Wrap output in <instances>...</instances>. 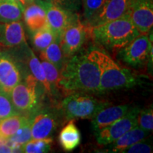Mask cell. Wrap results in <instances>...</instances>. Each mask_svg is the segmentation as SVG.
I'll return each mask as SVG.
<instances>
[{"label":"cell","instance_id":"obj_1","mask_svg":"<svg viewBox=\"0 0 153 153\" xmlns=\"http://www.w3.org/2000/svg\"><path fill=\"white\" fill-rule=\"evenodd\" d=\"M59 85L67 93H100L99 70L87 54H75L66 61L61 70Z\"/></svg>","mask_w":153,"mask_h":153},{"label":"cell","instance_id":"obj_2","mask_svg":"<svg viewBox=\"0 0 153 153\" xmlns=\"http://www.w3.org/2000/svg\"><path fill=\"white\" fill-rule=\"evenodd\" d=\"M87 57L97 65L100 73V93L131 88L139 83L138 76L129 69L120 66L105 51L93 48Z\"/></svg>","mask_w":153,"mask_h":153},{"label":"cell","instance_id":"obj_3","mask_svg":"<svg viewBox=\"0 0 153 153\" xmlns=\"http://www.w3.org/2000/svg\"><path fill=\"white\" fill-rule=\"evenodd\" d=\"M139 34L130 14L95 26H89V36L101 45L112 51L121 49Z\"/></svg>","mask_w":153,"mask_h":153},{"label":"cell","instance_id":"obj_4","mask_svg":"<svg viewBox=\"0 0 153 153\" xmlns=\"http://www.w3.org/2000/svg\"><path fill=\"white\" fill-rule=\"evenodd\" d=\"M107 101H100L85 92H72L61 103V111L67 120L91 119L99 111L109 106Z\"/></svg>","mask_w":153,"mask_h":153},{"label":"cell","instance_id":"obj_5","mask_svg":"<svg viewBox=\"0 0 153 153\" xmlns=\"http://www.w3.org/2000/svg\"><path fill=\"white\" fill-rule=\"evenodd\" d=\"M39 86L41 85L30 74L22 79L9 92L13 104L20 114L34 112L38 109L42 96Z\"/></svg>","mask_w":153,"mask_h":153},{"label":"cell","instance_id":"obj_6","mask_svg":"<svg viewBox=\"0 0 153 153\" xmlns=\"http://www.w3.org/2000/svg\"><path fill=\"white\" fill-rule=\"evenodd\" d=\"M152 51V38L148 33H140L120 49L118 56L128 65L139 68L146 64Z\"/></svg>","mask_w":153,"mask_h":153},{"label":"cell","instance_id":"obj_7","mask_svg":"<svg viewBox=\"0 0 153 153\" xmlns=\"http://www.w3.org/2000/svg\"><path fill=\"white\" fill-rule=\"evenodd\" d=\"M140 110L139 107H131L123 117L96 132L95 137L98 144L108 145L114 142L124 133L137 126V116Z\"/></svg>","mask_w":153,"mask_h":153},{"label":"cell","instance_id":"obj_8","mask_svg":"<svg viewBox=\"0 0 153 153\" xmlns=\"http://www.w3.org/2000/svg\"><path fill=\"white\" fill-rule=\"evenodd\" d=\"M89 35V26L83 24L79 18L68 26L60 36V43L67 59L80 51Z\"/></svg>","mask_w":153,"mask_h":153},{"label":"cell","instance_id":"obj_9","mask_svg":"<svg viewBox=\"0 0 153 153\" xmlns=\"http://www.w3.org/2000/svg\"><path fill=\"white\" fill-rule=\"evenodd\" d=\"M32 139L51 137L59 123V114L54 108H41L30 118Z\"/></svg>","mask_w":153,"mask_h":153},{"label":"cell","instance_id":"obj_10","mask_svg":"<svg viewBox=\"0 0 153 153\" xmlns=\"http://www.w3.org/2000/svg\"><path fill=\"white\" fill-rule=\"evenodd\" d=\"M46 14L47 24L55 35L60 37L70 25L79 18L77 14L43 0L41 4Z\"/></svg>","mask_w":153,"mask_h":153},{"label":"cell","instance_id":"obj_11","mask_svg":"<svg viewBox=\"0 0 153 153\" xmlns=\"http://www.w3.org/2000/svg\"><path fill=\"white\" fill-rule=\"evenodd\" d=\"M130 17L140 33H148L153 25V0H133Z\"/></svg>","mask_w":153,"mask_h":153},{"label":"cell","instance_id":"obj_12","mask_svg":"<svg viewBox=\"0 0 153 153\" xmlns=\"http://www.w3.org/2000/svg\"><path fill=\"white\" fill-rule=\"evenodd\" d=\"M20 69L9 55L0 53V89L9 94L22 81Z\"/></svg>","mask_w":153,"mask_h":153},{"label":"cell","instance_id":"obj_13","mask_svg":"<svg viewBox=\"0 0 153 153\" xmlns=\"http://www.w3.org/2000/svg\"><path fill=\"white\" fill-rule=\"evenodd\" d=\"M132 3L133 0H108L104 8L87 24L95 26L130 14Z\"/></svg>","mask_w":153,"mask_h":153},{"label":"cell","instance_id":"obj_14","mask_svg":"<svg viewBox=\"0 0 153 153\" xmlns=\"http://www.w3.org/2000/svg\"><path fill=\"white\" fill-rule=\"evenodd\" d=\"M26 43L24 26L20 21L0 23V45L14 48Z\"/></svg>","mask_w":153,"mask_h":153},{"label":"cell","instance_id":"obj_15","mask_svg":"<svg viewBox=\"0 0 153 153\" xmlns=\"http://www.w3.org/2000/svg\"><path fill=\"white\" fill-rule=\"evenodd\" d=\"M131 106L128 104L118 105V106H106L102 108L100 111L96 114L93 118H91V126L94 133L99 131L106 126L123 117Z\"/></svg>","mask_w":153,"mask_h":153},{"label":"cell","instance_id":"obj_16","mask_svg":"<svg viewBox=\"0 0 153 153\" xmlns=\"http://www.w3.org/2000/svg\"><path fill=\"white\" fill-rule=\"evenodd\" d=\"M23 16L26 26L33 33L47 25L45 9L38 4L33 2L25 7Z\"/></svg>","mask_w":153,"mask_h":153},{"label":"cell","instance_id":"obj_17","mask_svg":"<svg viewBox=\"0 0 153 153\" xmlns=\"http://www.w3.org/2000/svg\"><path fill=\"white\" fill-rule=\"evenodd\" d=\"M150 133L140 128L138 126H136L124 133L114 142L110 143L108 152H121L124 149L128 148L131 145L148 137Z\"/></svg>","mask_w":153,"mask_h":153},{"label":"cell","instance_id":"obj_18","mask_svg":"<svg viewBox=\"0 0 153 153\" xmlns=\"http://www.w3.org/2000/svg\"><path fill=\"white\" fill-rule=\"evenodd\" d=\"M59 143L63 150L70 152L78 147L81 142V133L74 123V120H70L59 134Z\"/></svg>","mask_w":153,"mask_h":153},{"label":"cell","instance_id":"obj_19","mask_svg":"<svg viewBox=\"0 0 153 153\" xmlns=\"http://www.w3.org/2000/svg\"><path fill=\"white\" fill-rule=\"evenodd\" d=\"M29 120V117L22 114L13 115L0 120V137L9 140Z\"/></svg>","mask_w":153,"mask_h":153},{"label":"cell","instance_id":"obj_20","mask_svg":"<svg viewBox=\"0 0 153 153\" xmlns=\"http://www.w3.org/2000/svg\"><path fill=\"white\" fill-rule=\"evenodd\" d=\"M24 8L16 0H0V23L20 21Z\"/></svg>","mask_w":153,"mask_h":153},{"label":"cell","instance_id":"obj_21","mask_svg":"<svg viewBox=\"0 0 153 153\" xmlns=\"http://www.w3.org/2000/svg\"><path fill=\"white\" fill-rule=\"evenodd\" d=\"M40 58L48 61L61 71L68 59L65 57L61 49L60 37H57L51 45L41 52Z\"/></svg>","mask_w":153,"mask_h":153},{"label":"cell","instance_id":"obj_22","mask_svg":"<svg viewBox=\"0 0 153 153\" xmlns=\"http://www.w3.org/2000/svg\"><path fill=\"white\" fill-rule=\"evenodd\" d=\"M27 51L26 54H27L28 66L30 69L31 74L36 78L41 87H43L45 91H46L47 94L50 95L51 94L50 87L45 78V72L41 61L36 56L32 50H30L28 47H27Z\"/></svg>","mask_w":153,"mask_h":153},{"label":"cell","instance_id":"obj_23","mask_svg":"<svg viewBox=\"0 0 153 153\" xmlns=\"http://www.w3.org/2000/svg\"><path fill=\"white\" fill-rule=\"evenodd\" d=\"M57 37L58 36L55 35V33L51 30L47 24L46 26H44L41 29L33 33L32 42L34 48L39 52H42L48 45H51Z\"/></svg>","mask_w":153,"mask_h":153},{"label":"cell","instance_id":"obj_24","mask_svg":"<svg viewBox=\"0 0 153 153\" xmlns=\"http://www.w3.org/2000/svg\"><path fill=\"white\" fill-rule=\"evenodd\" d=\"M41 64L43 65L44 72H45V78L48 83L51 91V96H55L60 91V88L59 85L60 78V71L55 65L49 62L48 61L41 59Z\"/></svg>","mask_w":153,"mask_h":153},{"label":"cell","instance_id":"obj_25","mask_svg":"<svg viewBox=\"0 0 153 153\" xmlns=\"http://www.w3.org/2000/svg\"><path fill=\"white\" fill-rule=\"evenodd\" d=\"M53 144L51 137L43 139H31L23 145L22 152L26 153H45L48 152Z\"/></svg>","mask_w":153,"mask_h":153},{"label":"cell","instance_id":"obj_26","mask_svg":"<svg viewBox=\"0 0 153 153\" xmlns=\"http://www.w3.org/2000/svg\"><path fill=\"white\" fill-rule=\"evenodd\" d=\"M31 139V128H30V121L29 120L22 126L14 135H12L9 140H7V144L11 148L14 145L23 146Z\"/></svg>","mask_w":153,"mask_h":153},{"label":"cell","instance_id":"obj_27","mask_svg":"<svg viewBox=\"0 0 153 153\" xmlns=\"http://www.w3.org/2000/svg\"><path fill=\"white\" fill-rule=\"evenodd\" d=\"M108 0H84V16L89 24L104 7Z\"/></svg>","mask_w":153,"mask_h":153},{"label":"cell","instance_id":"obj_28","mask_svg":"<svg viewBox=\"0 0 153 153\" xmlns=\"http://www.w3.org/2000/svg\"><path fill=\"white\" fill-rule=\"evenodd\" d=\"M20 114L16 109L8 93L0 89V120Z\"/></svg>","mask_w":153,"mask_h":153},{"label":"cell","instance_id":"obj_29","mask_svg":"<svg viewBox=\"0 0 153 153\" xmlns=\"http://www.w3.org/2000/svg\"><path fill=\"white\" fill-rule=\"evenodd\" d=\"M137 126L144 131L150 133L153 130V110L151 106L140 110L137 116Z\"/></svg>","mask_w":153,"mask_h":153},{"label":"cell","instance_id":"obj_30","mask_svg":"<svg viewBox=\"0 0 153 153\" xmlns=\"http://www.w3.org/2000/svg\"><path fill=\"white\" fill-rule=\"evenodd\" d=\"M152 152V140L143 139L128 148L124 149L123 153H150Z\"/></svg>","mask_w":153,"mask_h":153},{"label":"cell","instance_id":"obj_31","mask_svg":"<svg viewBox=\"0 0 153 153\" xmlns=\"http://www.w3.org/2000/svg\"><path fill=\"white\" fill-rule=\"evenodd\" d=\"M67 10L76 12L79 10L82 0H45Z\"/></svg>","mask_w":153,"mask_h":153},{"label":"cell","instance_id":"obj_32","mask_svg":"<svg viewBox=\"0 0 153 153\" xmlns=\"http://www.w3.org/2000/svg\"><path fill=\"white\" fill-rule=\"evenodd\" d=\"M0 152H13V150L7 143L0 145Z\"/></svg>","mask_w":153,"mask_h":153},{"label":"cell","instance_id":"obj_33","mask_svg":"<svg viewBox=\"0 0 153 153\" xmlns=\"http://www.w3.org/2000/svg\"><path fill=\"white\" fill-rule=\"evenodd\" d=\"M16 1H18L24 8L27 7V6L28 4H30L33 3V1H32V0H16Z\"/></svg>","mask_w":153,"mask_h":153},{"label":"cell","instance_id":"obj_34","mask_svg":"<svg viewBox=\"0 0 153 153\" xmlns=\"http://www.w3.org/2000/svg\"><path fill=\"white\" fill-rule=\"evenodd\" d=\"M32 1H33V2L36 3V4H38L41 6L42 3H43V0H32Z\"/></svg>","mask_w":153,"mask_h":153}]
</instances>
